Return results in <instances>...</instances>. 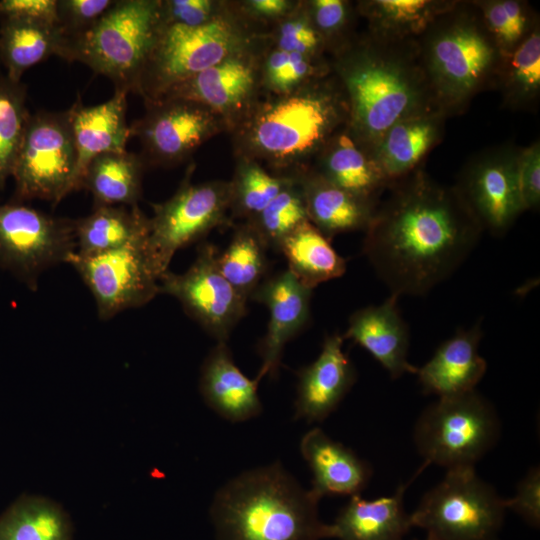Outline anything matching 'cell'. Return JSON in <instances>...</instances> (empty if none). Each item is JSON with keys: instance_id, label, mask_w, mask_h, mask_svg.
I'll list each match as a JSON object with an SVG mask.
<instances>
[{"instance_id": "29", "label": "cell", "mask_w": 540, "mask_h": 540, "mask_svg": "<svg viewBox=\"0 0 540 540\" xmlns=\"http://www.w3.org/2000/svg\"><path fill=\"white\" fill-rule=\"evenodd\" d=\"M68 43L60 25L0 19V61L12 81L20 82L26 70L52 55L66 59Z\"/></svg>"}, {"instance_id": "6", "label": "cell", "mask_w": 540, "mask_h": 540, "mask_svg": "<svg viewBox=\"0 0 540 540\" xmlns=\"http://www.w3.org/2000/svg\"><path fill=\"white\" fill-rule=\"evenodd\" d=\"M266 37L248 20L236 1L212 21L197 27L163 25L142 72L137 93L145 104L170 89Z\"/></svg>"}, {"instance_id": "20", "label": "cell", "mask_w": 540, "mask_h": 540, "mask_svg": "<svg viewBox=\"0 0 540 540\" xmlns=\"http://www.w3.org/2000/svg\"><path fill=\"white\" fill-rule=\"evenodd\" d=\"M398 298L390 294L379 305L356 310L342 335L368 351L392 379L417 371V367L407 360L409 329L398 308Z\"/></svg>"}, {"instance_id": "27", "label": "cell", "mask_w": 540, "mask_h": 540, "mask_svg": "<svg viewBox=\"0 0 540 540\" xmlns=\"http://www.w3.org/2000/svg\"><path fill=\"white\" fill-rule=\"evenodd\" d=\"M292 176L301 189L309 221L328 239L346 232H365L379 202L350 194L311 167Z\"/></svg>"}, {"instance_id": "2", "label": "cell", "mask_w": 540, "mask_h": 540, "mask_svg": "<svg viewBox=\"0 0 540 540\" xmlns=\"http://www.w3.org/2000/svg\"><path fill=\"white\" fill-rule=\"evenodd\" d=\"M330 63L347 96V127L371 152L397 121L438 108L415 39H384L365 31L331 56Z\"/></svg>"}, {"instance_id": "11", "label": "cell", "mask_w": 540, "mask_h": 540, "mask_svg": "<svg viewBox=\"0 0 540 540\" xmlns=\"http://www.w3.org/2000/svg\"><path fill=\"white\" fill-rule=\"evenodd\" d=\"M189 167L177 191L166 201L153 204L149 218L148 247L161 276L169 269L175 253L204 238L217 227L229 225V181L194 184Z\"/></svg>"}, {"instance_id": "30", "label": "cell", "mask_w": 540, "mask_h": 540, "mask_svg": "<svg viewBox=\"0 0 540 540\" xmlns=\"http://www.w3.org/2000/svg\"><path fill=\"white\" fill-rule=\"evenodd\" d=\"M149 218L134 206H94L74 219L76 253L97 255L149 236Z\"/></svg>"}, {"instance_id": "25", "label": "cell", "mask_w": 540, "mask_h": 540, "mask_svg": "<svg viewBox=\"0 0 540 540\" xmlns=\"http://www.w3.org/2000/svg\"><path fill=\"white\" fill-rule=\"evenodd\" d=\"M447 118L445 112L432 108L397 121L383 134L372 154L389 183L423 165L441 142Z\"/></svg>"}, {"instance_id": "34", "label": "cell", "mask_w": 540, "mask_h": 540, "mask_svg": "<svg viewBox=\"0 0 540 540\" xmlns=\"http://www.w3.org/2000/svg\"><path fill=\"white\" fill-rule=\"evenodd\" d=\"M495 88L511 110H530L540 96V25L503 61Z\"/></svg>"}, {"instance_id": "26", "label": "cell", "mask_w": 540, "mask_h": 540, "mask_svg": "<svg viewBox=\"0 0 540 540\" xmlns=\"http://www.w3.org/2000/svg\"><path fill=\"white\" fill-rule=\"evenodd\" d=\"M258 384L235 364L227 342H217L201 367L199 389L205 403L230 422L247 421L262 412Z\"/></svg>"}, {"instance_id": "45", "label": "cell", "mask_w": 540, "mask_h": 540, "mask_svg": "<svg viewBox=\"0 0 540 540\" xmlns=\"http://www.w3.org/2000/svg\"><path fill=\"white\" fill-rule=\"evenodd\" d=\"M114 2L113 0H57L59 24L70 40L93 26Z\"/></svg>"}, {"instance_id": "17", "label": "cell", "mask_w": 540, "mask_h": 540, "mask_svg": "<svg viewBox=\"0 0 540 540\" xmlns=\"http://www.w3.org/2000/svg\"><path fill=\"white\" fill-rule=\"evenodd\" d=\"M266 44L265 37L175 86L159 100L200 103L218 115L230 133L263 95L260 59Z\"/></svg>"}, {"instance_id": "32", "label": "cell", "mask_w": 540, "mask_h": 540, "mask_svg": "<svg viewBox=\"0 0 540 540\" xmlns=\"http://www.w3.org/2000/svg\"><path fill=\"white\" fill-rule=\"evenodd\" d=\"M456 0H362L356 10L373 36L407 40L420 36Z\"/></svg>"}, {"instance_id": "19", "label": "cell", "mask_w": 540, "mask_h": 540, "mask_svg": "<svg viewBox=\"0 0 540 540\" xmlns=\"http://www.w3.org/2000/svg\"><path fill=\"white\" fill-rule=\"evenodd\" d=\"M338 333L325 337L319 356L298 373L295 419L322 422L354 385L357 373Z\"/></svg>"}, {"instance_id": "42", "label": "cell", "mask_w": 540, "mask_h": 540, "mask_svg": "<svg viewBox=\"0 0 540 540\" xmlns=\"http://www.w3.org/2000/svg\"><path fill=\"white\" fill-rule=\"evenodd\" d=\"M309 17L321 37L329 59L358 34L356 5L347 0H305Z\"/></svg>"}, {"instance_id": "38", "label": "cell", "mask_w": 540, "mask_h": 540, "mask_svg": "<svg viewBox=\"0 0 540 540\" xmlns=\"http://www.w3.org/2000/svg\"><path fill=\"white\" fill-rule=\"evenodd\" d=\"M332 72L329 58L315 59L282 51L267 41L260 59L263 94L283 95Z\"/></svg>"}, {"instance_id": "3", "label": "cell", "mask_w": 540, "mask_h": 540, "mask_svg": "<svg viewBox=\"0 0 540 540\" xmlns=\"http://www.w3.org/2000/svg\"><path fill=\"white\" fill-rule=\"evenodd\" d=\"M348 120L346 93L331 72L287 94H263L230 132L234 155L292 176L310 167Z\"/></svg>"}, {"instance_id": "15", "label": "cell", "mask_w": 540, "mask_h": 540, "mask_svg": "<svg viewBox=\"0 0 540 540\" xmlns=\"http://www.w3.org/2000/svg\"><path fill=\"white\" fill-rule=\"evenodd\" d=\"M145 105V114L130 126V133L139 138L146 165L180 164L212 137L227 132L218 115L191 100L162 99Z\"/></svg>"}, {"instance_id": "36", "label": "cell", "mask_w": 540, "mask_h": 540, "mask_svg": "<svg viewBox=\"0 0 540 540\" xmlns=\"http://www.w3.org/2000/svg\"><path fill=\"white\" fill-rule=\"evenodd\" d=\"M267 249L255 229L244 221L235 226L227 247L217 253L219 271L245 301L265 279Z\"/></svg>"}, {"instance_id": "13", "label": "cell", "mask_w": 540, "mask_h": 540, "mask_svg": "<svg viewBox=\"0 0 540 540\" xmlns=\"http://www.w3.org/2000/svg\"><path fill=\"white\" fill-rule=\"evenodd\" d=\"M148 237L97 255L70 257V264L94 297L98 317L109 320L127 309L146 305L160 293Z\"/></svg>"}, {"instance_id": "43", "label": "cell", "mask_w": 540, "mask_h": 540, "mask_svg": "<svg viewBox=\"0 0 540 540\" xmlns=\"http://www.w3.org/2000/svg\"><path fill=\"white\" fill-rule=\"evenodd\" d=\"M270 45L288 52L299 53L315 59L327 57L324 43L309 17L305 1L296 7L266 32Z\"/></svg>"}, {"instance_id": "18", "label": "cell", "mask_w": 540, "mask_h": 540, "mask_svg": "<svg viewBox=\"0 0 540 540\" xmlns=\"http://www.w3.org/2000/svg\"><path fill=\"white\" fill-rule=\"evenodd\" d=\"M312 290L302 285L289 270L265 278L250 300L269 311L267 330L258 344L262 363L256 379L275 378L285 345L308 323Z\"/></svg>"}, {"instance_id": "49", "label": "cell", "mask_w": 540, "mask_h": 540, "mask_svg": "<svg viewBox=\"0 0 540 540\" xmlns=\"http://www.w3.org/2000/svg\"><path fill=\"white\" fill-rule=\"evenodd\" d=\"M299 0H243L236 1L243 15L258 27L268 30L288 15Z\"/></svg>"}, {"instance_id": "40", "label": "cell", "mask_w": 540, "mask_h": 540, "mask_svg": "<svg viewBox=\"0 0 540 540\" xmlns=\"http://www.w3.org/2000/svg\"><path fill=\"white\" fill-rule=\"evenodd\" d=\"M503 56L511 54L539 24L536 12L521 0H473Z\"/></svg>"}, {"instance_id": "5", "label": "cell", "mask_w": 540, "mask_h": 540, "mask_svg": "<svg viewBox=\"0 0 540 540\" xmlns=\"http://www.w3.org/2000/svg\"><path fill=\"white\" fill-rule=\"evenodd\" d=\"M415 40L433 99L448 117L462 114L480 92L495 89L504 56L474 1L456 0Z\"/></svg>"}, {"instance_id": "9", "label": "cell", "mask_w": 540, "mask_h": 540, "mask_svg": "<svg viewBox=\"0 0 540 540\" xmlns=\"http://www.w3.org/2000/svg\"><path fill=\"white\" fill-rule=\"evenodd\" d=\"M506 507L493 486L474 467L448 469L410 514L412 526L429 540H496Z\"/></svg>"}, {"instance_id": "8", "label": "cell", "mask_w": 540, "mask_h": 540, "mask_svg": "<svg viewBox=\"0 0 540 540\" xmlns=\"http://www.w3.org/2000/svg\"><path fill=\"white\" fill-rule=\"evenodd\" d=\"M500 435L494 406L476 390L442 397L419 416L414 442L425 464L474 467Z\"/></svg>"}, {"instance_id": "35", "label": "cell", "mask_w": 540, "mask_h": 540, "mask_svg": "<svg viewBox=\"0 0 540 540\" xmlns=\"http://www.w3.org/2000/svg\"><path fill=\"white\" fill-rule=\"evenodd\" d=\"M0 540H71V524L54 502L22 496L0 515Z\"/></svg>"}, {"instance_id": "21", "label": "cell", "mask_w": 540, "mask_h": 540, "mask_svg": "<svg viewBox=\"0 0 540 540\" xmlns=\"http://www.w3.org/2000/svg\"><path fill=\"white\" fill-rule=\"evenodd\" d=\"M127 95V91L115 89L109 100L96 106H84L78 97L67 110L77 154L74 190L81 188L84 172L96 156L126 150L131 136Z\"/></svg>"}, {"instance_id": "48", "label": "cell", "mask_w": 540, "mask_h": 540, "mask_svg": "<svg viewBox=\"0 0 540 540\" xmlns=\"http://www.w3.org/2000/svg\"><path fill=\"white\" fill-rule=\"evenodd\" d=\"M0 19L59 26L57 0H1Z\"/></svg>"}, {"instance_id": "50", "label": "cell", "mask_w": 540, "mask_h": 540, "mask_svg": "<svg viewBox=\"0 0 540 540\" xmlns=\"http://www.w3.org/2000/svg\"><path fill=\"white\" fill-rule=\"evenodd\" d=\"M413 540H418V539H413ZM426 540H429V539L426 538Z\"/></svg>"}, {"instance_id": "41", "label": "cell", "mask_w": 540, "mask_h": 540, "mask_svg": "<svg viewBox=\"0 0 540 540\" xmlns=\"http://www.w3.org/2000/svg\"><path fill=\"white\" fill-rule=\"evenodd\" d=\"M259 214L246 221L267 248L278 251L282 240L302 223L309 221L301 189L295 179Z\"/></svg>"}, {"instance_id": "16", "label": "cell", "mask_w": 540, "mask_h": 540, "mask_svg": "<svg viewBox=\"0 0 540 540\" xmlns=\"http://www.w3.org/2000/svg\"><path fill=\"white\" fill-rule=\"evenodd\" d=\"M520 148L500 145L472 156L455 185L483 231L503 235L525 210L517 175Z\"/></svg>"}, {"instance_id": "37", "label": "cell", "mask_w": 540, "mask_h": 540, "mask_svg": "<svg viewBox=\"0 0 540 540\" xmlns=\"http://www.w3.org/2000/svg\"><path fill=\"white\" fill-rule=\"evenodd\" d=\"M293 180V176L270 172L255 160L236 158L229 181L231 216L244 221L254 218Z\"/></svg>"}, {"instance_id": "28", "label": "cell", "mask_w": 540, "mask_h": 540, "mask_svg": "<svg viewBox=\"0 0 540 540\" xmlns=\"http://www.w3.org/2000/svg\"><path fill=\"white\" fill-rule=\"evenodd\" d=\"M409 483L400 485L390 496L365 500L359 494L350 496L329 524L330 538L338 540H403L412 527L410 514L404 509L403 497Z\"/></svg>"}, {"instance_id": "31", "label": "cell", "mask_w": 540, "mask_h": 540, "mask_svg": "<svg viewBox=\"0 0 540 540\" xmlns=\"http://www.w3.org/2000/svg\"><path fill=\"white\" fill-rule=\"evenodd\" d=\"M145 167L142 156L126 150L103 153L88 164L81 188L92 194L94 206L138 205Z\"/></svg>"}, {"instance_id": "22", "label": "cell", "mask_w": 540, "mask_h": 540, "mask_svg": "<svg viewBox=\"0 0 540 540\" xmlns=\"http://www.w3.org/2000/svg\"><path fill=\"white\" fill-rule=\"evenodd\" d=\"M481 337L480 323L459 330L437 348L429 361L417 367L415 374L424 393L442 398L475 390L487 370L478 352Z\"/></svg>"}, {"instance_id": "33", "label": "cell", "mask_w": 540, "mask_h": 540, "mask_svg": "<svg viewBox=\"0 0 540 540\" xmlns=\"http://www.w3.org/2000/svg\"><path fill=\"white\" fill-rule=\"evenodd\" d=\"M277 252L286 259L287 270L311 290L321 283L341 277L346 271V260L332 247L330 239L310 221L302 223L285 237Z\"/></svg>"}, {"instance_id": "39", "label": "cell", "mask_w": 540, "mask_h": 540, "mask_svg": "<svg viewBox=\"0 0 540 540\" xmlns=\"http://www.w3.org/2000/svg\"><path fill=\"white\" fill-rule=\"evenodd\" d=\"M26 107V86L0 77V190L5 186L21 147L30 118Z\"/></svg>"}, {"instance_id": "1", "label": "cell", "mask_w": 540, "mask_h": 540, "mask_svg": "<svg viewBox=\"0 0 540 540\" xmlns=\"http://www.w3.org/2000/svg\"><path fill=\"white\" fill-rule=\"evenodd\" d=\"M365 230L363 253L390 294L421 296L448 279L483 229L455 187L419 166L389 183Z\"/></svg>"}, {"instance_id": "7", "label": "cell", "mask_w": 540, "mask_h": 540, "mask_svg": "<svg viewBox=\"0 0 540 540\" xmlns=\"http://www.w3.org/2000/svg\"><path fill=\"white\" fill-rule=\"evenodd\" d=\"M163 26L161 0H120L87 31L69 40L66 60L108 77L115 89L137 93Z\"/></svg>"}, {"instance_id": "14", "label": "cell", "mask_w": 540, "mask_h": 540, "mask_svg": "<svg viewBox=\"0 0 540 540\" xmlns=\"http://www.w3.org/2000/svg\"><path fill=\"white\" fill-rule=\"evenodd\" d=\"M217 248L200 244L194 262L183 273L165 272L160 293L179 301L185 313L217 342H227L232 330L246 315L245 301L219 271Z\"/></svg>"}, {"instance_id": "24", "label": "cell", "mask_w": 540, "mask_h": 540, "mask_svg": "<svg viewBox=\"0 0 540 540\" xmlns=\"http://www.w3.org/2000/svg\"><path fill=\"white\" fill-rule=\"evenodd\" d=\"M310 167L330 183L370 202L378 203L389 185L372 152L347 125L328 140Z\"/></svg>"}, {"instance_id": "47", "label": "cell", "mask_w": 540, "mask_h": 540, "mask_svg": "<svg viewBox=\"0 0 540 540\" xmlns=\"http://www.w3.org/2000/svg\"><path fill=\"white\" fill-rule=\"evenodd\" d=\"M506 509L518 514L527 524L538 528L540 524V469H529L519 481L514 497L504 499Z\"/></svg>"}, {"instance_id": "12", "label": "cell", "mask_w": 540, "mask_h": 540, "mask_svg": "<svg viewBox=\"0 0 540 540\" xmlns=\"http://www.w3.org/2000/svg\"><path fill=\"white\" fill-rule=\"evenodd\" d=\"M76 252L74 220L11 202L0 204V267L36 290L40 275Z\"/></svg>"}, {"instance_id": "23", "label": "cell", "mask_w": 540, "mask_h": 540, "mask_svg": "<svg viewBox=\"0 0 540 540\" xmlns=\"http://www.w3.org/2000/svg\"><path fill=\"white\" fill-rule=\"evenodd\" d=\"M300 452L312 472L310 490L318 499L357 495L372 476L368 462L318 427L304 434Z\"/></svg>"}, {"instance_id": "4", "label": "cell", "mask_w": 540, "mask_h": 540, "mask_svg": "<svg viewBox=\"0 0 540 540\" xmlns=\"http://www.w3.org/2000/svg\"><path fill=\"white\" fill-rule=\"evenodd\" d=\"M319 500L276 462L228 481L210 513L217 540H321L330 529L319 519Z\"/></svg>"}, {"instance_id": "10", "label": "cell", "mask_w": 540, "mask_h": 540, "mask_svg": "<svg viewBox=\"0 0 540 540\" xmlns=\"http://www.w3.org/2000/svg\"><path fill=\"white\" fill-rule=\"evenodd\" d=\"M77 154L68 111L30 115L13 168L15 201L56 206L74 191Z\"/></svg>"}, {"instance_id": "46", "label": "cell", "mask_w": 540, "mask_h": 540, "mask_svg": "<svg viewBox=\"0 0 540 540\" xmlns=\"http://www.w3.org/2000/svg\"><path fill=\"white\" fill-rule=\"evenodd\" d=\"M519 189L525 210L540 203V143L535 141L520 148L517 159Z\"/></svg>"}, {"instance_id": "44", "label": "cell", "mask_w": 540, "mask_h": 540, "mask_svg": "<svg viewBox=\"0 0 540 540\" xmlns=\"http://www.w3.org/2000/svg\"><path fill=\"white\" fill-rule=\"evenodd\" d=\"M228 1L221 0H161L163 25L188 27L204 25L216 18Z\"/></svg>"}]
</instances>
